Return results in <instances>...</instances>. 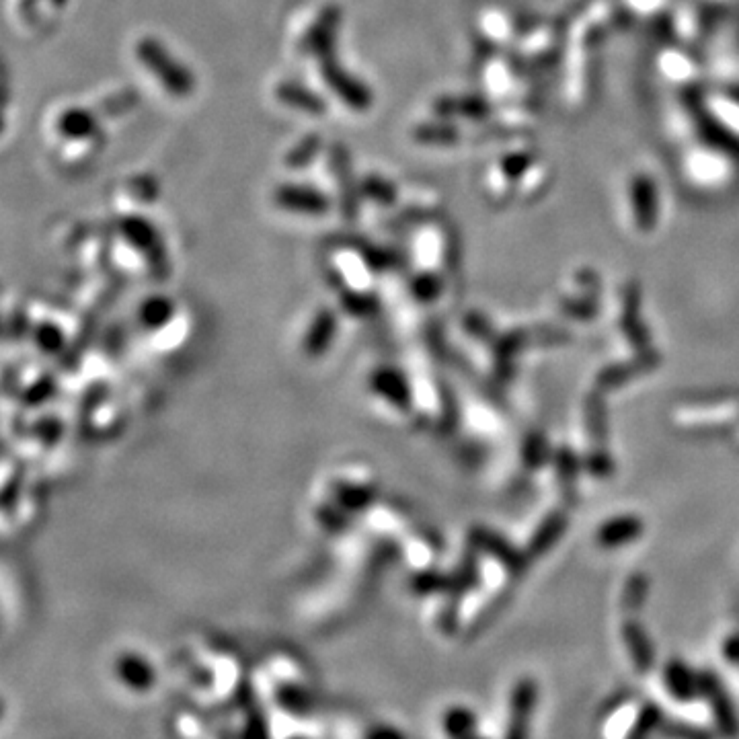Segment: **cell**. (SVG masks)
Returning a JSON list of instances; mask_svg holds the SVG:
<instances>
[{
	"label": "cell",
	"mask_w": 739,
	"mask_h": 739,
	"mask_svg": "<svg viewBox=\"0 0 739 739\" xmlns=\"http://www.w3.org/2000/svg\"><path fill=\"white\" fill-rule=\"evenodd\" d=\"M171 672L191 696L193 703H222L235 694L243 680L239 655L214 639H191L181 645Z\"/></svg>",
	"instance_id": "1"
},
{
	"label": "cell",
	"mask_w": 739,
	"mask_h": 739,
	"mask_svg": "<svg viewBox=\"0 0 739 739\" xmlns=\"http://www.w3.org/2000/svg\"><path fill=\"white\" fill-rule=\"evenodd\" d=\"M109 680L115 690L132 700L152 698L165 682L167 666L142 647H122L109 659Z\"/></svg>",
	"instance_id": "2"
},
{
	"label": "cell",
	"mask_w": 739,
	"mask_h": 739,
	"mask_svg": "<svg viewBox=\"0 0 739 739\" xmlns=\"http://www.w3.org/2000/svg\"><path fill=\"white\" fill-rule=\"evenodd\" d=\"M136 58L169 95L181 99L196 91V79H193L191 70L179 62L157 37H142L136 44Z\"/></svg>",
	"instance_id": "3"
},
{
	"label": "cell",
	"mask_w": 739,
	"mask_h": 739,
	"mask_svg": "<svg viewBox=\"0 0 739 739\" xmlns=\"http://www.w3.org/2000/svg\"><path fill=\"white\" fill-rule=\"evenodd\" d=\"M405 374L395 366L374 364L366 374V399L376 409V413H384L386 417H395L407 413L409 395Z\"/></svg>",
	"instance_id": "4"
},
{
	"label": "cell",
	"mask_w": 739,
	"mask_h": 739,
	"mask_svg": "<svg viewBox=\"0 0 739 739\" xmlns=\"http://www.w3.org/2000/svg\"><path fill=\"white\" fill-rule=\"evenodd\" d=\"M321 79L327 89L349 109L368 111L374 105L372 89L337 60V54L319 60Z\"/></svg>",
	"instance_id": "5"
},
{
	"label": "cell",
	"mask_w": 739,
	"mask_h": 739,
	"mask_svg": "<svg viewBox=\"0 0 739 739\" xmlns=\"http://www.w3.org/2000/svg\"><path fill=\"white\" fill-rule=\"evenodd\" d=\"M341 23H343V11L339 5L329 3L323 9H319L315 19L310 21V25L304 29L300 37L298 52L315 58L317 62L327 56H333L337 50Z\"/></svg>",
	"instance_id": "6"
},
{
	"label": "cell",
	"mask_w": 739,
	"mask_h": 739,
	"mask_svg": "<svg viewBox=\"0 0 739 739\" xmlns=\"http://www.w3.org/2000/svg\"><path fill=\"white\" fill-rule=\"evenodd\" d=\"M118 232L122 235V239L130 245V249L146 257L154 269L161 271L167 265V255H165L161 235H159L157 226H154L150 220L138 214L124 216L118 222Z\"/></svg>",
	"instance_id": "7"
},
{
	"label": "cell",
	"mask_w": 739,
	"mask_h": 739,
	"mask_svg": "<svg viewBox=\"0 0 739 739\" xmlns=\"http://www.w3.org/2000/svg\"><path fill=\"white\" fill-rule=\"evenodd\" d=\"M274 202L280 210L300 216H323L331 208V198L315 185L282 183L274 191Z\"/></svg>",
	"instance_id": "8"
},
{
	"label": "cell",
	"mask_w": 739,
	"mask_h": 739,
	"mask_svg": "<svg viewBox=\"0 0 739 739\" xmlns=\"http://www.w3.org/2000/svg\"><path fill=\"white\" fill-rule=\"evenodd\" d=\"M329 154H331V173L337 181V193L343 216L347 220H354L360 210V202L364 200L360 191V181L354 177L352 161H349V154L343 146L335 144L329 150Z\"/></svg>",
	"instance_id": "9"
},
{
	"label": "cell",
	"mask_w": 739,
	"mask_h": 739,
	"mask_svg": "<svg viewBox=\"0 0 739 739\" xmlns=\"http://www.w3.org/2000/svg\"><path fill=\"white\" fill-rule=\"evenodd\" d=\"M337 327H339V321L331 308L317 310L302 333L304 352L313 358H319L331 352V347L337 337Z\"/></svg>",
	"instance_id": "10"
},
{
	"label": "cell",
	"mask_w": 739,
	"mask_h": 739,
	"mask_svg": "<svg viewBox=\"0 0 739 739\" xmlns=\"http://www.w3.org/2000/svg\"><path fill=\"white\" fill-rule=\"evenodd\" d=\"M56 132L64 140L87 142L99 134V118L87 107L72 105L58 115Z\"/></svg>",
	"instance_id": "11"
},
{
	"label": "cell",
	"mask_w": 739,
	"mask_h": 739,
	"mask_svg": "<svg viewBox=\"0 0 739 739\" xmlns=\"http://www.w3.org/2000/svg\"><path fill=\"white\" fill-rule=\"evenodd\" d=\"M278 103L296 109L306 115H323L327 111V101L313 89L298 81H280L274 89Z\"/></svg>",
	"instance_id": "12"
},
{
	"label": "cell",
	"mask_w": 739,
	"mask_h": 739,
	"mask_svg": "<svg viewBox=\"0 0 739 739\" xmlns=\"http://www.w3.org/2000/svg\"><path fill=\"white\" fill-rule=\"evenodd\" d=\"M321 152H323V138L319 134H306L288 150L284 163L290 171H304L319 159Z\"/></svg>",
	"instance_id": "13"
},
{
	"label": "cell",
	"mask_w": 739,
	"mask_h": 739,
	"mask_svg": "<svg viewBox=\"0 0 739 739\" xmlns=\"http://www.w3.org/2000/svg\"><path fill=\"white\" fill-rule=\"evenodd\" d=\"M360 191L362 198L378 204V206H393L397 202V187L393 181L378 173H368L360 179Z\"/></svg>",
	"instance_id": "14"
},
{
	"label": "cell",
	"mask_w": 739,
	"mask_h": 739,
	"mask_svg": "<svg viewBox=\"0 0 739 739\" xmlns=\"http://www.w3.org/2000/svg\"><path fill=\"white\" fill-rule=\"evenodd\" d=\"M54 3H56L58 7H64V3H66V0H54Z\"/></svg>",
	"instance_id": "15"
}]
</instances>
